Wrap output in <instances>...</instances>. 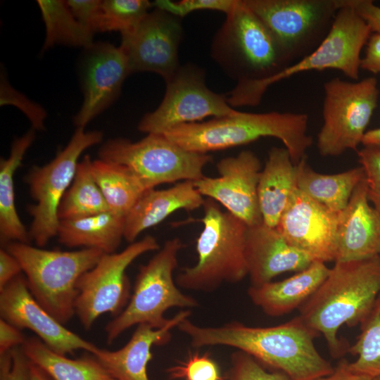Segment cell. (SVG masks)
Listing matches in <instances>:
<instances>
[{
	"mask_svg": "<svg viewBox=\"0 0 380 380\" xmlns=\"http://www.w3.org/2000/svg\"><path fill=\"white\" fill-rule=\"evenodd\" d=\"M177 328L189 338L195 348L232 347L285 374L291 380H315L334 369L315 346L314 340L319 334L298 316L272 327H251L236 321L202 327L188 318Z\"/></svg>",
	"mask_w": 380,
	"mask_h": 380,
	"instance_id": "1",
	"label": "cell"
},
{
	"mask_svg": "<svg viewBox=\"0 0 380 380\" xmlns=\"http://www.w3.org/2000/svg\"><path fill=\"white\" fill-rule=\"evenodd\" d=\"M183 247L179 238L168 239L146 264L140 266L127 305L105 327L108 344L135 325L146 324L156 329L165 326L170 318L164 315L171 308L198 306L194 297L180 291L173 278Z\"/></svg>",
	"mask_w": 380,
	"mask_h": 380,
	"instance_id": "8",
	"label": "cell"
},
{
	"mask_svg": "<svg viewBox=\"0 0 380 380\" xmlns=\"http://www.w3.org/2000/svg\"><path fill=\"white\" fill-rule=\"evenodd\" d=\"M362 144L364 146L380 148V127L367 131Z\"/></svg>",
	"mask_w": 380,
	"mask_h": 380,
	"instance_id": "47",
	"label": "cell"
},
{
	"mask_svg": "<svg viewBox=\"0 0 380 380\" xmlns=\"http://www.w3.org/2000/svg\"><path fill=\"white\" fill-rule=\"evenodd\" d=\"M357 156L367 182L369 201L380 213V148L364 146Z\"/></svg>",
	"mask_w": 380,
	"mask_h": 380,
	"instance_id": "39",
	"label": "cell"
},
{
	"mask_svg": "<svg viewBox=\"0 0 380 380\" xmlns=\"http://www.w3.org/2000/svg\"><path fill=\"white\" fill-rule=\"evenodd\" d=\"M35 139V129L31 128L16 138L7 158L0 161V239L3 243L31 241L29 230L23 224L15 204L14 175L20 165L27 150Z\"/></svg>",
	"mask_w": 380,
	"mask_h": 380,
	"instance_id": "28",
	"label": "cell"
},
{
	"mask_svg": "<svg viewBox=\"0 0 380 380\" xmlns=\"http://www.w3.org/2000/svg\"><path fill=\"white\" fill-rule=\"evenodd\" d=\"M0 105H13L18 108L28 118L32 128L44 130L46 118V110L39 104L28 99L25 95L15 89L8 82L4 72L0 80Z\"/></svg>",
	"mask_w": 380,
	"mask_h": 380,
	"instance_id": "37",
	"label": "cell"
},
{
	"mask_svg": "<svg viewBox=\"0 0 380 380\" xmlns=\"http://www.w3.org/2000/svg\"><path fill=\"white\" fill-rule=\"evenodd\" d=\"M191 315V310H181L159 329L139 324L123 347L116 350L98 348L92 355L115 380H150L147 365L152 359V346L166 344L171 338L170 331Z\"/></svg>",
	"mask_w": 380,
	"mask_h": 380,
	"instance_id": "22",
	"label": "cell"
},
{
	"mask_svg": "<svg viewBox=\"0 0 380 380\" xmlns=\"http://www.w3.org/2000/svg\"><path fill=\"white\" fill-rule=\"evenodd\" d=\"M371 34L367 23L343 0L327 34L312 52L266 80L236 84L226 94L227 102L232 107L257 106L271 85L309 71L333 69L357 81L361 51Z\"/></svg>",
	"mask_w": 380,
	"mask_h": 380,
	"instance_id": "5",
	"label": "cell"
},
{
	"mask_svg": "<svg viewBox=\"0 0 380 380\" xmlns=\"http://www.w3.org/2000/svg\"><path fill=\"white\" fill-rule=\"evenodd\" d=\"M28 380H52L47 374L37 365L30 362Z\"/></svg>",
	"mask_w": 380,
	"mask_h": 380,
	"instance_id": "48",
	"label": "cell"
},
{
	"mask_svg": "<svg viewBox=\"0 0 380 380\" xmlns=\"http://www.w3.org/2000/svg\"><path fill=\"white\" fill-rule=\"evenodd\" d=\"M210 54L236 84L266 80L290 65L273 34L243 0L226 15Z\"/></svg>",
	"mask_w": 380,
	"mask_h": 380,
	"instance_id": "6",
	"label": "cell"
},
{
	"mask_svg": "<svg viewBox=\"0 0 380 380\" xmlns=\"http://www.w3.org/2000/svg\"><path fill=\"white\" fill-rule=\"evenodd\" d=\"M66 4L75 18L93 34L98 32L101 1L68 0Z\"/></svg>",
	"mask_w": 380,
	"mask_h": 380,
	"instance_id": "41",
	"label": "cell"
},
{
	"mask_svg": "<svg viewBox=\"0 0 380 380\" xmlns=\"http://www.w3.org/2000/svg\"><path fill=\"white\" fill-rule=\"evenodd\" d=\"M182 18L154 8L131 32L122 34L120 47L130 73L151 72L168 80L180 67L178 52L183 36Z\"/></svg>",
	"mask_w": 380,
	"mask_h": 380,
	"instance_id": "15",
	"label": "cell"
},
{
	"mask_svg": "<svg viewBox=\"0 0 380 380\" xmlns=\"http://www.w3.org/2000/svg\"><path fill=\"white\" fill-rule=\"evenodd\" d=\"M347 4L367 23L372 32H380V6L371 0H347Z\"/></svg>",
	"mask_w": 380,
	"mask_h": 380,
	"instance_id": "42",
	"label": "cell"
},
{
	"mask_svg": "<svg viewBox=\"0 0 380 380\" xmlns=\"http://www.w3.org/2000/svg\"><path fill=\"white\" fill-rule=\"evenodd\" d=\"M82 72L84 100L74 118L76 127H83L109 107L119 96L130 71L120 46L94 43L87 49Z\"/></svg>",
	"mask_w": 380,
	"mask_h": 380,
	"instance_id": "19",
	"label": "cell"
},
{
	"mask_svg": "<svg viewBox=\"0 0 380 380\" xmlns=\"http://www.w3.org/2000/svg\"><path fill=\"white\" fill-rule=\"evenodd\" d=\"M296 187V165L284 147H273L261 170L258 195L262 222L277 227Z\"/></svg>",
	"mask_w": 380,
	"mask_h": 380,
	"instance_id": "25",
	"label": "cell"
},
{
	"mask_svg": "<svg viewBox=\"0 0 380 380\" xmlns=\"http://www.w3.org/2000/svg\"><path fill=\"white\" fill-rule=\"evenodd\" d=\"M365 177L338 213L336 262L370 259L380 255V213L369 203Z\"/></svg>",
	"mask_w": 380,
	"mask_h": 380,
	"instance_id": "20",
	"label": "cell"
},
{
	"mask_svg": "<svg viewBox=\"0 0 380 380\" xmlns=\"http://www.w3.org/2000/svg\"><path fill=\"white\" fill-rule=\"evenodd\" d=\"M373 380H380V377L374 378Z\"/></svg>",
	"mask_w": 380,
	"mask_h": 380,
	"instance_id": "49",
	"label": "cell"
},
{
	"mask_svg": "<svg viewBox=\"0 0 380 380\" xmlns=\"http://www.w3.org/2000/svg\"><path fill=\"white\" fill-rule=\"evenodd\" d=\"M125 217L110 210L72 220H60L58 241L69 248H96L115 253L124 238Z\"/></svg>",
	"mask_w": 380,
	"mask_h": 380,
	"instance_id": "26",
	"label": "cell"
},
{
	"mask_svg": "<svg viewBox=\"0 0 380 380\" xmlns=\"http://www.w3.org/2000/svg\"><path fill=\"white\" fill-rule=\"evenodd\" d=\"M101 159L125 166L145 191L166 183L196 181L213 160L208 153L183 148L161 134H148L137 141L107 140L99 150Z\"/></svg>",
	"mask_w": 380,
	"mask_h": 380,
	"instance_id": "9",
	"label": "cell"
},
{
	"mask_svg": "<svg viewBox=\"0 0 380 380\" xmlns=\"http://www.w3.org/2000/svg\"><path fill=\"white\" fill-rule=\"evenodd\" d=\"M26 338L20 329L1 318L0 319V355L15 347L22 346Z\"/></svg>",
	"mask_w": 380,
	"mask_h": 380,
	"instance_id": "44",
	"label": "cell"
},
{
	"mask_svg": "<svg viewBox=\"0 0 380 380\" xmlns=\"http://www.w3.org/2000/svg\"><path fill=\"white\" fill-rule=\"evenodd\" d=\"M0 315L1 319L18 329L34 332L57 353L65 355L84 350L93 354L98 348L49 314L34 298L21 274L0 290Z\"/></svg>",
	"mask_w": 380,
	"mask_h": 380,
	"instance_id": "17",
	"label": "cell"
},
{
	"mask_svg": "<svg viewBox=\"0 0 380 380\" xmlns=\"http://www.w3.org/2000/svg\"><path fill=\"white\" fill-rule=\"evenodd\" d=\"M329 271L325 263L313 262L306 269L283 280L251 286L248 296L267 315L283 316L299 309L322 284Z\"/></svg>",
	"mask_w": 380,
	"mask_h": 380,
	"instance_id": "24",
	"label": "cell"
},
{
	"mask_svg": "<svg viewBox=\"0 0 380 380\" xmlns=\"http://www.w3.org/2000/svg\"><path fill=\"white\" fill-rule=\"evenodd\" d=\"M160 248L154 236L146 235L121 252L103 253L96 265L80 277L75 312L84 329H89L104 313L116 317L124 310L131 296L127 268L142 254Z\"/></svg>",
	"mask_w": 380,
	"mask_h": 380,
	"instance_id": "13",
	"label": "cell"
},
{
	"mask_svg": "<svg viewBox=\"0 0 380 380\" xmlns=\"http://www.w3.org/2000/svg\"><path fill=\"white\" fill-rule=\"evenodd\" d=\"M323 124L317 134L319 153L338 156L357 150L366 133L379 97L377 80L347 81L336 77L324 84Z\"/></svg>",
	"mask_w": 380,
	"mask_h": 380,
	"instance_id": "10",
	"label": "cell"
},
{
	"mask_svg": "<svg viewBox=\"0 0 380 380\" xmlns=\"http://www.w3.org/2000/svg\"><path fill=\"white\" fill-rule=\"evenodd\" d=\"M91 163L88 155L78 163L74 179L58 209L59 220L77 219L109 210L91 173Z\"/></svg>",
	"mask_w": 380,
	"mask_h": 380,
	"instance_id": "32",
	"label": "cell"
},
{
	"mask_svg": "<svg viewBox=\"0 0 380 380\" xmlns=\"http://www.w3.org/2000/svg\"><path fill=\"white\" fill-rule=\"evenodd\" d=\"M308 125V116L305 113H255L236 110L230 115L181 125L163 134L186 150L201 153L248 144L262 137H274L281 141L296 165L306 156L312 144Z\"/></svg>",
	"mask_w": 380,
	"mask_h": 380,
	"instance_id": "3",
	"label": "cell"
},
{
	"mask_svg": "<svg viewBox=\"0 0 380 380\" xmlns=\"http://www.w3.org/2000/svg\"><path fill=\"white\" fill-rule=\"evenodd\" d=\"M374 379L352 370L349 367V362L345 360H341L334 371L324 376L315 380H373Z\"/></svg>",
	"mask_w": 380,
	"mask_h": 380,
	"instance_id": "46",
	"label": "cell"
},
{
	"mask_svg": "<svg viewBox=\"0 0 380 380\" xmlns=\"http://www.w3.org/2000/svg\"><path fill=\"white\" fill-rule=\"evenodd\" d=\"M167 374L170 379L224 380L217 364L208 353H194L179 364L169 367Z\"/></svg>",
	"mask_w": 380,
	"mask_h": 380,
	"instance_id": "35",
	"label": "cell"
},
{
	"mask_svg": "<svg viewBox=\"0 0 380 380\" xmlns=\"http://www.w3.org/2000/svg\"><path fill=\"white\" fill-rule=\"evenodd\" d=\"M103 137L100 131L86 132L83 127H76L68 144L51 161L34 166L27 175L25 182L35 201L28 206L32 217L29 234L38 247L44 246L57 236L58 209L74 179L78 159L87 148L101 143Z\"/></svg>",
	"mask_w": 380,
	"mask_h": 380,
	"instance_id": "11",
	"label": "cell"
},
{
	"mask_svg": "<svg viewBox=\"0 0 380 380\" xmlns=\"http://www.w3.org/2000/svg\"><path fill=\"white\" fill-rule=\"evenodd\" d=\"M21 348L53 380H115L93 357L70 359L52 350L39 338H27Z\"/></svg>",
	"mask_w": 380,
	"mask_h": 380,
	"instance_id": "29",
	"label": "cell"
},
{
	"mask_svg": "<svg viewBox=\"0 0 380 380\" xmlns=\"http://www.w3.org/2000/svg\"><path fill=\"white\" fill-rule=\"evenodd\" d=\"M91 170L108 210L126 217L145 191L139 181L125 166L101 158L91 160Z\"/></svg>",
	"mask_w": 380,
	"mask_h": 380,
	"instance_id": "30",
	"label": "cell"
},
{
	"mask_svg": "<svg viewBox=\"0 0 380 380\" xmlns=\"http://www.w3.org/2000/svg\"><path fill=\"white\" fill-rule=\"evenodd\" d=\"M380 256V255H379Z\"/></svg>",
	"mask_w": 380,
	"mask_h": 380,
	"instance_id": "50",
	"label": "cell"
},
{
	"mask_svg": "<svg viewBox=\"0 0 380 380\" xmlns=\"http://www.w3.org/2000/svg\"><path fill=\"white\" fill-rule=\"evenodd\" d=\"M239 0H156L152 3L153 7L165 11L179 18L190 13L201 10H211L230 13L236 6Z\"/></svg>",
	"mask_w": 380,
	"mask_h": 380,
	"instance_id": "38",
	"label": "cell"
},
{
	"mask_svg": "<svg viewBox=\"0 0 380 380\" xmlns=\"http://www.w3.org/2000/svg\"><path fill=\"white\" fill-rule=\"evenodd\" d=\"M203 229L196 239L197 262L181 270L179 287L210 292L224 284H236L248 276L246 236L248 225L218 203L207 198L203 205Z\"/></svg>",
	"mask_w": 380,
	"mask_h": 380,
	"instance_id": "4",
	"label": "cell"
},
{
	"mask_svg": "<svg viewBox=\"0 0 380 380\" xmlns=\"http://www.w3.org/2000/svg\"><path fill=\"white\" fill-rule=\"evenodd\" d=\"M153 7L147 0L101 1L98 32H132Z\"/></svg>",
	"mask_w": 380,
	"mask_h": 380,
	"instance_id": "34",
	"label": "cell"
},
{
	"mask_svg": "<svg viewBox=\"0 0 380 380\" xmlns=\"http://www.w3.org/2000/svg\"><path fill=\"white\" fill-rule=\"evenodd\" d=\"M46 30L42 51L56 45L90 48L94 43V34L73 15L65 1L38 0Z\"/></svg>",
	"mask_w": 380,
	"mask_h": 380,
	"instance_id": "31",
	"label": "cell"
},
{
	"mask_svg": "<svg viewBox=\"0 0 380 380\" xmlns=\"http://www.w3.org/2000/svg\"><path fill=\"white\" fill-rule=\"evenodd\" d=\"M30 361L21 346L0 355V380H28Z\"/></svg>",
	"mask_w": 380,
	"mask_h": 380,
	"instance_id": "40",
	"label": "cell"
},
{
	"mask_svg": "<svg viewBox=\"0 0 380 380\" xmlns=\"http://www.w3.org/2000/svg\"><path fill=\"white\" fill-rule=\"evenodd\" d=\"M360 69L372 74L380 73V32H372L360 61Z\"/></svg>",
	"mask_w": 380,
	"mask_h": 380,
	"instance_id": "43",
	"label": "cell"
},
{
	"mask_svg": "<svg viewBox=\"0 0 380 380\" xmlns=\"http://www.w3.org/2000/svg\"><path fill=\"white\" fill-rule=\"evenodd\" d=\"M6 249L19 261L36 300L63 324L75 315L79 279L104 253L96 248L50 251L20 242L8 243Z\"/></svg>",
	"mask_w": 380,
	"mask_h": 380,
	"instance_id": "7",
	"label": "cell"
},
{
	"mask_svg": "<svg viewBox=\"0 0 380 380\" xmlns=\"http://www.w3.org/2000/svg\"><path fill=\"white\" fill-rule=\"evenodd\" d=\"M361 332L348 352L356 356L349 362L355 372L373 379L380 377V295L369 317L360 324Z\"/></svg>",
	"mask_w": 380,
	"mask_h": 380,
	"instance_id": "33",
	"label": "cell"
},
{
	"mask_svg": "<svg viewBox=\"0 0 380 380\" xmlns=\"http://www.w3.org/2000/svg\"><path fill=\"white\" fill-rule=\"evenodd\" d=\"M273 34L289 63L327 34L343 0H243Z\"/></svg>",
	"mask_w": 380,
	"mask_h": 380,
	"instance_id": "12",
	"label": "cell"
},
{
	"mask_svg": "<svg viewBox=\"0 0 380 380\" xmlns=\"http://www.w3.org/2000/svg\"><path fill=\"white\" fill-rule=\"evenodd\" d=\"M217 177H203L194 185L203 196L224 207L248 227L262 223L258 186L261 172L258 157L251 151L221 159Z\"/></svg>",
	"mask_w": 380,
	"mask_h": 380,
	"instance_id": "16",
	"label": "cell"
},
{
	"mask_svg": "<svg viewBox=\"0 0 380 380\" xmlns=\"http://www.w3.org/2000/svg\"><path fill=\"white\" fill-rule=\"evenodd\" d=\"M204 202L193 181L179 182L168 189L145 191L125 217L124 239L133 243L142 232L172 213L179 210L192 211Z\"/></svg>",
	"mask_w": 380,
	"mask_h": 380,
	"instance_id": "23",
	"label": "cell"
},
{
	"mask_svg": "<svg viewBox=\"0 0 380 380\" xmlns=\"http://www.w3.org/2000/svg\"><path fill=\"white\" fill-rule=\"evenodd\" d=\"M380 295V256L336 262L322 284L299 308L298 315L322 334L331 355L340 357L349 347L338 336L343 325L361 324Z\"/></svg>",
	"mask_w": 380,
	"mask_h": 380,
	"instance_id": "2",
	"label": "cell"
},
{
	"mask_svg": "<svg viewBox=\"0 0 380 380\" xmlns=\"http://www.w3.org/2000/svg\"><path fill=\"white\" fill-rule=\"evenodd\" d=\"M226 378L228 380H291L281 372L266 370L254 357L238 350L231 355Z\"/></svg>",
	"mask_w": 380,
	"mask_h": 380,
	"instance_id": "36",
	"label": "cell"
},
{
	"mask_svg": "<svg viewBox=\"0 0 380 380\" xmlns=\"http://www.w3.org/2000/svg\"><path fill=\"white\" fill-rule=\"evenodd\" d=\"M246 259L251 286L270 281L286 272H300L313 261L290 245L276 227L263 222L248 226Z\"/></svg>",
	"mask_w": 380,
	"mask_h": 380,
	"instance_id": "21",
	"label": "cell"
},
{
	"mask_svg": "<svg viewBox=\"0 0 380 380\" xmlns=\"http://www.w3.org/2000/svg\"><path fill=\"white\" fill-rule=\"evenodd\" d=\"M164 97L153 111L145 114L138 129L148 134H161L177 126L202 122L208 117H224L234 110L226 94L210 90L205 82V72L194 65H180L167 80Z\"/></svg>",
	"mask_w": 380,
	"mask_h": 380,
	"instance_id": "14",
	"label": "cell"
},
{
	"mask_svg": "<svg viewBox=\"0 0 380 380\" xmlns=\"http://www.w3.org/2000/svg\"><path fill=\"white\" fill-rule=\"evenodd\" d=\"M23 272L18 259L6 248L0 250V290Z\"/></svg>",
	"mask_w": 380,
	"mask_h": 380,
	"instance_id": "45",
	"label": "cell"
},
{
	"mask_svg": "<svg viewBox=\"0 0 380 380\" xmlns=\"http://www.w3.org/2000/svg\"><path fill=\"white\" fill-rule=\"evenodd\" d=\"M338 216L296 188L276 228L313 262L326 263L336 259Z\"/></svg>",
	"mask_w": 380,
	"mask_h": 380,
	"instance_id": "18",
	"label": "cell"
},
{
	"mask_svg": "<svg viewBox=\"0 0 380 380\" xmlns=\"http://www.w3.org/2000/svg\"><path fill=\"white\" fill-rule=\"evenodd\" d=\"M295 165L297 189L334 213L346 207L354 189L365 177L362 166L334 175L319 173L310 167L307 156Z\"/></svg>",
	"mask_w": 380,
	"mask_h": 380,
	"instance_id": "27",
	"label": "cell"
}]
</instances>
